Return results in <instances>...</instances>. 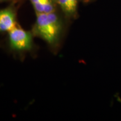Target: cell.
Wrapping results in <instances>:
<instances>
[{"label":"cell","instance_id":"cell-3","mask_svg":"<svg viewBox=\"0 0 121 121\" xmlns=\"http://www.w3.org/2000/svg\"><path fill=\"white\" fill-rule=\"evenodd\" d=\"M16 11L13 6L0 9V33H8L16 26Z\"/></svg>","mask_w":121,"mask_h":121},{"label":"cell","instance_id":"cell-2","mask_svg":"<svg viewBox=\"0 0 121 121\" xmlns=\"http://www.w3.org/2000/svg\"><path fill=\"white\" fill-rule=\"evenodd\" d=\"M32 31L19 25L7 33V45L9 51L17 56H24L34 52L36 47Z\"/></svg>","mask_w":121,"mask_h":121},{"label":"cell","instance_id":"cell-1","mask_svg":"<svg viewBox=\"0 0 121 121\" xmlns=\"http://www.w3.org/2000/svg\"><path fill=\"white\" fill-rule=\"evenodd\" d=\"M35 37L39 38L47 44L53 53H57L65 34L63 22L56 12L37 13L32 29Z\"/></svg>","mask_w":121,"mask_h":121},{"label":"cell","instance_id":"cell-5","mask_svg":"<svg viewBox=\"0 0 121 121\" xmlns=\"http://www.w3.org/2000/svg\"><path fill=\"white\" fill-rule=\"evenodd\" d=\"M36 14L42 13H50L56 11L54 0H30Z\"/></svg>","mask_w":121,"mask_h":121},{"label":"cell","instance_id":"cell-7","mask_svg":"<svg viewBox=\"0 0 121 121\" xmlns=\"http://www.w3.org/2000/svg\"><path fill=\"white\" fill-rule=\"evenodd\" d=\"M84 2H85V3H87V2H91V1H94V0H82Z\"/></svg>","mask_w":121,"mask_h":121},{"label":"cell","instance_id":"cell-4","mask_svg":"<svg viewBox=\"0 0 121 121\" xmlns=\"http://www.w3.org/2000/svg\"><path fill=\"white\" fill-rule=\"evenodd\" d=\"M54 1L68 19H75L78 16V0H54Z\"/></svg>","mask_w":121,"mask_h":121},{"label":"cell","instance_id":"cell-6","mask_svg":"<svg viewBox=\"0 0 121 121\" xmlns=\"http://www.w3.org/2000/svg\"><path fill=\"white\" fill-rule=\"evenodd\" d=\"M15 0H0V3L4 2H7V1H13Z\"/></svg>","mask_w":121,"mask_h":121}]
</instances>
